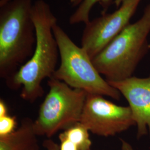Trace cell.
Segmentation results:
<instances>
[{"instance_id": "6da1fadb", "label": "cell", "mask_w": 150, "mask_h": 150, "mask_svg": "<svg viewBox=\"0 0 150 150\" xmlns=\"http://www.w3.org/2000/svg\"><path fill=\"white\" fill-rule=\"evenodd\" d=\"M31 13L36 33L34 52L6 83L11 90L21 88L22 98L33 103L44 94L42 83L45 79L53 77L57 68L59 54L52 31L57 19L50 6L45 0H36L33 4Z\"/></svg>"}, {"instance_id": "7a4b0ae2", "label": "cell", "mask_w": 150, "mask_h": 150, "mask_svg": "<svg viewBox=\"0 0 150 150\" xmlns=\"http://www.w3.org/2000/svg\"><path fill=\"white\" fill-rule=\"evenodd\" d=\"M32 0H0V77H11L34 52Z\"/></svg>"}, {"instance_id": "3957f363", "label": "cell", "mask_w": 150, "mask_h": 150, "mask_svg": "<svg viewBox=\"0 0 150 150\" xmlns=\"http://www.w3.org/2000/svg\"><path fill=\"white\" fill-rule=\"evenodd\" d=\"M150 4L138 21L129 23L92 59L98 72L108 81L132 76L138 64L150 49Z\"/></svg>"}, {"instance_id": "277c9868", "label": "cell", "mask_w": 150, "mask_h": 150, "mask_svg": "<svg viewBox=\"0 0 150 150\" xmlns=\"http://www.w3.org/2000/svg\"><path fill=\"white\" fill-rule=\"evenodd\" d=\"M52 31L59 47L60 64L52 78L88 94L120 100V92L102 77L85 50L78 46L57 23Z\"/></svg>"}, {"instance_id": "5b68a950", "label": "cell", "mask_w": 150, "mask_h": 150, "mask_svg": "<svg viewBox=\"0 0 150 150\" xmlns=\"http://www.w3.org/2000/svg\"><path fill=\"white\" fill-rule=\"evenodd\" d=\"M47 85L49 91L33 121V129L38 136L49 139L80 122L88 93L54 78L48 79Z\"/></svg>"}, {"instance_id": "8992f818", "label": "cell", "mask_w": 150, "mask_h": 150, "mask_svg": "<svg viewBox=\"0 0 150 150\" xmlns=\"http://www.w3.org/2000/svg\"><path fill=\"white\" fill-rule=\"evenodd\" d=\"M142 0H116L118 8L112 13H102L86 23L81 46L92 59L130 23Z\"/></svg>"}, {"instance_id": "52a82bcc", "label": "cell", "mask_w": 150, "mask_h": 150, "mask_svg": "<svg viewBox=\"0 0 150 150\" xmlns=\"http://www.w3.org/2000/svg\"><path fill=\"white\" fill-rule=\"evenodd\" d=\"M80 122L90 132L103 137L113 136L136 125L129 106H118L94 94H87Z\"/></svg>"}, {"instance_id": "ba28073f", "label": "cell", "mask_w": 150, "mask_h": 150, "mask_svg": "<svg viewBox=\"0 0 150 150\" xmlns=\"http://www.w3.org/2000/svg\"><path fill=\"white\" fill-rule=\"evenodd\" d=\"M126 98L137 126V137L150 135V76H131L122 80L108 81Z\"/></svg>"}, {"instance_id": "9c48e42d", "label": "cell", "mask_w": 150, "mask_h": 150, "mask_svg": "<svg viewBox=\"0 0 150 150\" xmlns=\"http://www.w3.org/2000/svg\"><path fill=\"white\" fill-rule=\"evenodd\" d=\"M33 129V121L23 118L18 129L11 134L0 137V150H18L38 142Z\"/></svg>"}, {"instance_id": "30bf717a", "label": "cell", "mask_w": 150, "mask_h": 150, "mask_svg": "<svg viewBox=\"0 0 150 150\" xmlns=\"http://www.w3.org/2000/svg\"><path fill=\"white\" fill-rule=\"evenodd\" d=\"M112 2V0H74L71 4L77 8L70 16L69 23L76 25L83 23L86 25L90 21V13L94 6L98 3L103 8L102 13H105Z\"/></svg>"}, {"instance_id": "8fae6325", "label": "cell", "mask_w": 150, "mask_h": 150, "mask_svg": "<svg viewBox=\"0 0 150 150\" xmlns=\"http://www.w3.org/2000/svg\"><path fill=\"white\" fill-rule=\"evenodd\" d=\"M89 132L85 126L79 122L64 130L59 136L69 140L79 150H89L92 145Z\"/></svg>"}, {"instance_id": "7c38bea8", "label": "cell", "mask_w": 150, "mask_h": 150, "mask_svg": "<svg viewBox=\"0 0 150 150\" xmlns=\"http://www.w3.org/2000/svg\"><path fill=\"white\" fill-rule=\"evenodd\" d=\"M17 125L16 117L7 115L0 117V137L11 134L16 129Z\"/></svg>"}, {"instance_id": "4fadbf2b", "label": "cell", "mask_w": 150, "mask_h": 150, "mask_svg": "<svg viewBox=\"0 0 150 150\" xmlns=\"http://www.w3.org/2000/svg\"><path fill=\"white\" fill-rule=\"evenodd\" d=\"M43 146L46 150H60L59 145L50 139L44 141Z\"/></svg>"}, {"instance_id": "5bb4252c", "label": "cell", "mask_w": 150, "mask_h": 150, "mask_svg": "<svg viewBox=\"0 0 150 150\" xmlns=\"http://www.w3.org/2000/svg\"><path fill=\"white\" fill-rule=\"evenodd\" d=\"M8 115V107L6 102L1 98L0 100V117Z\"/></svg>"}, {"instance_id": "9a60e30c", "label": "cell", "mask_w": 150, "mask_h": 150, "mask_svg": "<svg viewBox=\"0 0 150 150\" xmlns=\"http://www.w3.org/2000/svg\"><path fill=\"white\" fill-rule=\"evenodd\" d=\"M121 150H134L132 147L128 142L123 139H121Z\"/></svg>"}, {"instance_id": "2e32d148", "label": "cell", "mask_w": 150, "mask_h": 150, "mask_svg": "<svg viewBox=\"0 0 150 150\" xmlns=\"http://www.w3.org/2000/svg\"><path fill=\"white\" fill-rule=\"evenodd\" d=\"M19 150H40V147L38 145V142H36L32 145L28 146L26 147H24Z\"/></svg>"}, {"instance_id": "e0dca14e", "label": "cell", "mask_w": 150, "mask_h": 150, "mask_svg": "<svg viewBox=\"0 0 150 150\" xmlns=\"http://www.w3.org/2000/svg\"><path fill=\"white\" fill-rule=\"evenodd\" d=\"M73 1H74V0H70V2H71V3H72Z\"/></svg>"}, {"instance_id": "ac0fdd59", "label": "cell", "mask_w": 150, "mask_h": 150, "mask_svg": "<svg viewBox=\"0 0 150 150\" xmlns=\"http://www.w3.org/2000/svg\"></svg>"}]
</instances>
